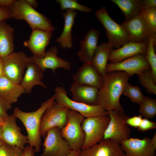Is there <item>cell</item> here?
<instances>
[{"mask_svg":"<svg viewBox=\"0 0 156 156\" xmlns=\"http://www.w3.org/2000/svg\"><path fill=\"white\" fill-rule=\"evenodd\" d=\"M130 76L126 73L116 71L106 73L103 85L99 90L98 105L105 111H124L120 99Z\"/></svg>","mask_w":156,"mask_h":156,"instance_id":"1","label":"cell"},{"mask_svg":"<svg viewBox=\"0 0 156 156\" xmlns=\"http://www.w3.org/2000/svg\"><path fill=\"white\" fill-rule=\"evenodd\" d=\"M53 96L42 103L40 107L35 111L23 112L18 107L14 109L13 115L20 120L26 130L29 145L34 148L36 153L40 150L41 144L40 127L41 118L47 109L54 101Z\"/></svg>","mask_w":156,"mask_h":156,"instance_id":"2","label":"cell"},{"mask_svg":"<svg viewBox=\"0 0 156 156\" xmlns=\"http://www.w3.org/2000/svg\"><path fill=\"white\" fill-rule=\"evenodd\" d=\"M8 9L12 18L25 21L32 29H40L51 31L55 29L49 19L36 10L25 0H15Z\"/></svg>","mask_w":156,"mask_h":156,"instance_id":"3","label":"cell"},{"mask_svg":"<svg viewBox=\"0 0 156 156\" xmlns=\"http://www.w3.org/2000/svg\"><path fill=\"white\" fill-rule=\"evenodd\" d=\"M85 118L77 112L69 109L65 125L60 129L62 137L72 150H81L85 139L81 124Z\"/></svg>","mask_w":156,"mask_h":156,"instance_id":"4","label":"cell"},{"mask_svg":"<svg viewBox=\"0 0 156 156\" xmlns=\"http://www.w3.org/2000/svg\"><path fill=\"white\" fill-rule=\"evenodd\" d=\"M95 14L105 29L108 42L113 48H118L130 41L125 29L112 18L104 6L97 10Z\"/></svg>","mask_w":156,"mask_h":156,"instance_id":"5","label":"cell"},{"mask_svg":"<svg viewBox=\"0 0 156 156\" xmlns=\"http://www.w3.org/2000/svg\"><path fill=\"white\" fill-rule=\"evenodd\" d=\"M110 119L108 115L84 118L81 127L85 139L81 150L90 147L103 140Z\"/></svg>","mask_w":156,"mask_h":156,"instance_id":"6","label":"cell"},{"mask_svg":"<svg viewBox=\"0 0 156 156\" xmlns=\"http://www.w3.org/2000/svg\"><path fill=\"white\" fill-rule=\"evenodd\" d=\"M53 96L56 102L77 112L85 118L108 115V112L100 105H88L71 99L68 97L66 91L63 87H56Z\"/></svg>","mask_w":156,"mask_h":156,"instance_id":"7","label":"cell"},{"mask_svg":"<svg viewBox=\"0 0 156 156\" xmlns=\"http://www.w3.org/2000/svg\"><path fill=\"white\" fill-rule=\"evenodd\" d=\"M108 112L110 119L103 140L110 139L120 145L122 141L130 138L131 129L126 123L128 117L124 111Z\"/></svg>","mask_w":156,"mask_h":156,"instance_id":"8","label":"cell"},{"mask_svg":"<svg viewBox=\"0 0 156 156\" xmlns=\"http://www.w3.org/2000/svg\"><path fill=\"white\" fill-rule=\"evenodd\" d=\"M2 59L3 75L12 81L20 83L29 62L28 57L23 52H14Z\"/></svg>","mask_w":156,"mask_h":156,"instance_id":"9","label":"cell"},{"mask_svg":"<svg viewBox=\"0 0 156 156\" xmlns=\"http://www.w3.org/2000/svg\"><path fill=\"white\" fill-rule=\"evenodd\" d=\"M69 109L54 101L46 110L41 118L40 133L44 137L49 129L58 127L60 129L66 124Z\"/></svg>","mask_w":156,"mask_h":156,"instance_id":"10","label":"cell"},{"mask_svg":"<svg viewBox=\"0 0 156 156\" xmlns=\"http://www.w3.org/2000/svg\"><path fill=\"white\" fill-rule=\"evenodd\" d=\"M44 137L43 152L39 156H67L72 151L68 142L62 137L58 127L49 130Z\"/></svg>","mask_w":156,"mask_h":156,"instance_id":"11","label":"cell"},{"mask_svg":"<svg viewBox=\"0 0 156 156\" xmlns=\"http://www.w3.org/2000/svg\"><path fill=\"white\" fill-rule=\"evenodd\" d=\"M146 70H151L150 66L145 59L144 54H139L119 62L107 64L105 72L122 71L130 76Z\"/></svg>","mask_w":156,"mask_h":156,"instance_id":"12","label":"cell"},{"mask_svg":"<svg viewBox=\"0 0 156 156\" xmlns=\"http://www.w3.org/2000/svg\"><path fill=\"white\" fill-rule=\"evenodd\" d=\"M16 117L13 115L6 118L2 126L1 140L8 145L17 146L23 150L28 143V137L21 132V128L17 125Z\"/></svg>","mask_w":156,"mask_h":156,"instance_id":"13","label":"cell"},{"mask_svg":"<svg viewBox=\"0 0 156 156\" xmlns=\"http://www.w3.org/2000/svg\"><path fill=\"white\" fill-rule=\"evenodd\" d=\"M121 25L126 31L130 41L148 43L150 36V31L140 13L131 18L125 20Z\"/></svg>","mask_w":156,"mask_h":156,"instance_id":"14","label":"cell"},{"mask_svg":"<svg viewBox=\"0 0 156 156\" xmlns=\"http://www.w3.org/2000/svg\"><path fill=\"white\" fill-rule=\"evenodd\" d=\"M58 52L57 47L54 46L46 51L41 57H36L33 56L28 57V61L35 64L43 72L47 69H51L54 73L58 68L67 70L70 69L71 63L57 56Z\"/></svg>","mask_w":156,"mask_h":156,"instance_id":"15","label":"cell"},{"mask_svg":"<svg viewBox=\"0 0 156 156\" xmlns=\"http://www.w3.org/2000/svg\"><path fill=\"white\" fill-rule=\"evenodd\" d=\"M120 145L126 156H156V148L148 137L141 139L130 137Z\"/></svg>","mask_w":156,"mask_h":156,"instance_id":"16","label":"cell"},{"mask_svg":"<svg viewBox=\"0 0 156 156\" xmlns=\"http://www.w3.org/2000/svg\"><path fill=\"white\" fill-rule=\"evenodd\" d=\"M74 82L96 88L100 90L102 86L103 77L92 63L84 64L73 75Z\"/></svg>","mask_w":156,"mask_h":156,"instance_id":"17","label":"cell"},{"mask_svg":"<svg viewBox=\"0 0 156 156\" xmlns=\"http://www.w3.org/2000/svg\"><path fill=\"white\" fill-rule=\"evenodd\" d=\"M52 34L51 31L32 29L29 39L23 41V45L31 51L33 56L41 57L45 53L46 48L49 43Z\"/></svg>","mask_w":156,"mask_h":156,"instance_id":"18","label":"cell"},{"mask_svg":"<svg viewBox=\"0 0 156 156\" xmlns=\"http://www.w3.org/2000/svg\"><path fill=\"white\" fill-rule=\"evenodd\" d=\"M80 156H126L120 144L110 139L103 140L81 150Z\"/></svg>","mask_w":156,"mask_h":156,"instance_id":"19","label":"cell"},{"mask_svg":"<svg viewBox=\"0 0 156 156\" xmlns=\"http://www.w3.org/2000/svg\"><path fill=\"white\" fill-rule=\"evenodd\" d=\"M100 34L98 30L92 29L81 41V48L77 52V55L81 61L84 64L92 63L98 46Z\"/></svg>","mask_w":156,"mask_h":156,"instance_id":"20","label":"cell"},{"mask_svg":"<svg viewBox=\"0 0 156 156\" xmlns=\"http://www.w3.org/2000/svg\"><path fill=\"white\" fill-rule=\"evenodd\" d=\"M147 44L130 41L118 48L113 49L109 57L108 61L111 63H115L138 54H145Z\"/></svg>","mask_w":156,"mask_h":156,"instance_id":"21","label":"cell"},{"mask_svg":"<svg viewBox=\"0 0 156 156\" xmlns=\"http://www.w3.org/2000/svg\"><path fill=\"white\" fill-rule=\"evenodd\" d=\"M99 90L91 86L73 82L70 90L73 100L90 105H98Z\"/></svg>","mask_w":156,"mask_h":156,"instance_id":"22","label":"cell"},{"mask_svg":"<svg viewBox=\"0 0 156 156\" xmlns=\"http://www.w3.org/2000/svg\"><path fill=\"white\" fill-rule=\"evenodd\" d=\"M43 72L35 64L29 62L26 70L20 84L24 89L25 93L29 94L35 85H39L44 88L47 86L42 81Z\"/></svg>","mask_w":156,"mask_h":156,"instance_id":"23","label":"cell"},{"mask_svg":"<svg viewBox=\"0 0 156 156\" xmlns=\"http://www.w3.org/2000/svg\"><path fill=\"white\" fill-rule=\"evenodd\" d=\"M25 91L20 83L14 82L4 75L0 78V96L10 104L16 102Z\"/></svg>","mask_w":156,"mask_h":156,"instance_id":"24","label":"cell"},{"mask_svg":"<svg viewBox=\"0 0 156 156\" xmlns=\"http://www.w3.org/2000/svg\"><path fill=\"white\" fill-rule=\"evenodd\" d=\"M77 14V11L70 9L66 10L62 13L64 27L61 34L56 41L64 49H70L73 46L72 30Z\"/></svg>","mask_w":156,"mask_h":156,"instance_id":"25","label":"cell"},{"mask_svg":"<svg viewBox=\"0 0 156 156\" xmlns=\"http://www.w3.org/2000/svg\"><path fill=\"white\" fill-rule=\"evenodd\" d=\"M14 29L5 21L0 22V57L3 58L14 52Z\"/></svg>","mask_w":156,"mask_h":156,"instance_id":"26","label":"cell"},{"mask_svg":"<svg viewBox=\"0 0 156 156\" xmlns=\"http://www.w3.org/2000/svg\"><path fill=\"white\" fill-rule=\"evenodd\" d=\"M113 47L108 42L98 45L92 63L103 77L109 55Z\"/></svg>","mask_w":156,"mask_h":156,"instance_id":"27","label":"cell"},{"mask_svg":"<svg viewBox=\"0 0 156 156\" xmlns=\"http://www.w3.org/2000/svg\"><path fill=\"white\" fill-rule=\"evenodd\" d=\"M121 11L125 20L139 14L142 7L141 0H111Z\"/></svg>","mask_w":156,"mask_h":156,"instance_id":"28","label":"cell"},{"mask_svg":"<svg viewBox=\"0 0 156 156\" xmlns=\"http://www.w3.org/2000/svg\"><path fill=\"white\" fill-rule=\"evenodd\" d=\"M140 14L149 29L150 37L156 42V7L142 6Z\"/></svg>","mask_w":156,"mask_h":156,"instance_id":"29","label":"cell"},{"mask_svg":"<svg viewBox=\"0 0 156 156\" xmlns=\"http://www.w3.org/2000/svg\"><path fill=\"white\" fill-rule=\"evenodd\" d=\"M155 42L153 39L150 37L147 44L146 51L144 54L145 59L150 65L151 77L156 83V55L155 47Z\"/></svg>","mask_w":156,"mask_h":156,"instance_id":"30","label":"cell"},{"mask_svg":"<svg viewBox=\"0 0 156 156\" xmlns=\"http://www.w3.org/2000/svg\"><path fill=\"white\" fill-rule=\"evenodd\" d=\"M139 112L141 115L144 118L150 119L156 114V100L155 99L146 96L140 105Z\"/></svg>","mask_w":156,"mask_h":156,"instance_id":"31","label":"cell"},{"mask_svg":"<svg viewBox=\"0 0 156 156\" xmlns=\"http://www.w3.org/2000/svg\"><path fill=\"white\" fill-rule=\"evenodd\" d=\"M122 94L129 98L132 102L139 105L146 97L138 87L132 85L128 82L124 87Z\"/></svg>","mask_w":156,"mask_h":156,"instance_id":"32","label":"cell"},{"mask_svg":"<svg viewBox=\"0 0 156 156\" xmlns=\"http://www.w3.org/2000/svg\"><path fill=\"white\" fill-rule=\"evenodd\" d=\"M140 84L151 94H156V84L151 76V70H144L138 75Z\"/></svg>","mask_w":156,"mask_h":156,"instance_id":"33","label":"cell"},{"mask_svg":"<svg viewBox=\"0 0 156 156\" xmlns=\"http://www.w3.org/2000/svg\"><path fill=\"white\" fill-rule=\"evenodd\" d=\"M56 1L59 4L62 10L70 9L86 13L92 11L91 8L79 3L77 0H57Z\"/></svg>","mask_w":156,"mask_h":156,"instance_id":"34","label":"cell"},{"mask_svg":"<svg viewBox=\"0 0 156 156\" xmlns=\"http://www.w3.org/2000/svg\"><path fill=\"white\" fill-rule=\"evenodd\" d=\"M23 150L19 147L4 143L0 147V156H21Z\"/></svg>","mask_w":156,"mask_h":156,"instance_id":"35","label":"cell"},{"mask_svg":"<svg viewBox=\"0 0 156 156\" xmlns=\"http://www.w3.org/2000/svg\"><path fill=\"white\" fill-rule=\"evenodd\" d=\"M156 128V122L144 118L142 119L141 122L137 129L140 131L144 132L155 129Z\"/></svg>","mask_w":156,"mask_h":156,"instance_id":"36","label":"cell"},{"mask_svg":"<svg viewBox=\"0 0 156 156\" xmlns=\"http://www.w3.org/2000/svg\"><path fill=\"white\" fill-rule=\"evenodd\" d=\"M12 105L7 102L0 96V115L7 118L8 111L12 108Z\"/></svg>","mask_w":156,"mask_h":156,"instance_id":"37","label":"cell"},{"mask_svg":"<svg viewBox=\"0 0 156 156\" xmlns=\"http://www.w3.org/2000/svg\"><path fill=\"white\" fill-rule=\"evenodd\" d=\"M142 119V116L140 115L131 117H128L126 120V123L128 125L135 128H138Z\"/></svg>","mask_w":156,"mask_h":156,"instance_id":"38","label":"cell"},{"mask_svg":"<svg viewBox=\"0 0 156 156\" xmlns=\"http://www.w3.org/2000/svg\"><path fill=\"white\" fill-rule=\"evenodd\" d=\"M12 18L8 8L0 7V22Z\"/></svg>","mask_w":156,"mask_h":156,"instance_id":"39","label":"cell"},{"mask_svg":"<svg viewBox=\"0 0 156 156\" xmlns=\"http://www.w3.org/2000/svg\"><path fill=\"white\" fill-rule=\"evenodd\" d=\"M35 153L34 148L28 145L25 146L21 156H35Z\"/></svg>","mask_w":156,"mask_h":156,"instance_id":"40","label":"cell"},{"mask_svg":"<svg viewBox=\"0 0 156 156\" xmlns=\"http://www.w3.org/2000/svg\"><path fill=\"white\" fill-rule=\"evenodd\" d=\"M142 6L146 7H156V0H142Z\"/></svg>","mask_w":156,"mask_h":156,"instance_id":"41","label":"cell"},{"mask_svg":"<svg viewBox=\"0 0 156 156\" xmlns=\"http://www.w3.org/2000/svg\"><path fill=\"white\" fill-rule=\"evenodd\" d=\"M15 0H0V7L9 8L13 4Z\"/></svg>","mask_w":156,"mask_h":156,"instance_id":"42","label":"cell"},{"mask_svg":"<svg viewBox=\"0 0 156 156\" xmlns=\"http://www.w3.org/2000/svg\"><path fill=\"white\" fill-rule=\"evenodd\" d=\"M26 2L34 8H36L38 6V3L36 0H25Z\"/></svg>","mask_w":156,"mask_h":156,"instance_id":"43","label":"cell"},{"mask_svg":"<svg viewBox=\"0 0 156 156\" xmlns=\"http://www.w3.org/2000/svg\"><path fill=\"white\" fill-rule=\"evenodd\" d=\"M81 150H72L71 153L67 156H80Z\"/></svg>","mask_w":156,"mask_h":156,"instance_id":"44","label":"cell"},{"mask_svg":"<svg viewBox=\"0 0 156 156\" xmlns=\"http://www.w3.org/2000/svg\"><path fill=\"white\" fill-rule=\"evenodd\" d=\"M3 75L2 59L0 57V78Z\"/></svg>","mask_w":156,"mask_h":156,"instance_id":"45","label":"cell"},{"mask_svg":"<svg viewBox=\"0 0 156 156\" xmlns=\"http://www.w3.org/2000/svg\"><path fill=\"white\" fill-rule=\"evenodd\" d=\"M151 141L152 142V143L155 147V148H156V133L154 134L153 137L151 139Z\"/></svg>","mask_w":156,"mask_h":156,"instance_id":"46","label":"cell"},{"mask_svg":"<svg viewBox=\"0 0 156 156\" xmlns=\"http://www.w3.org/2000/svg\"><path fill=\"white\" fill-rule=\"evenodd\" d=\"M6 118L0 115V126H2L4 124Z\"/></svg>","mask_w":156,"mask_h":156,"instance_id":"47","label":"cell"},{"mask_svg":"<svg viewBox=\"0 0 156 156\" xmlns=\"http://www.w3.org/2000/svg\"><path fill=\"white\" fill-rule=\"evenodd\" d=\"M4 142L1 139H0V147L4 143Z\"/></svg>","mask_w":156,"mask_h":156,"instance_id":"48","label":"cell"},{"mask_svg":"<svg viewBox=\"0 0 156 156\" xmlns=\"http://www.w3.org/2000/svg\"><path fill=\"white\" fill-rule=\"evenodd\" d=\"M2 126H0V139H1L2 133Z\"/></svg>","mask_w":156,"mask_h":156,"instance_id":"49","label":"cell"}]
</instances>
